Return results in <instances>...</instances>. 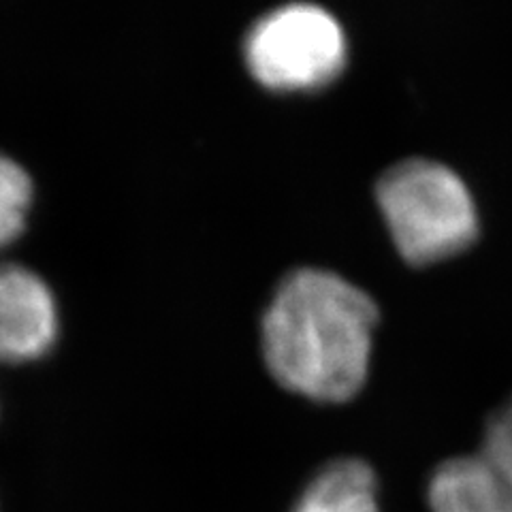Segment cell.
<instances>
[{"mask_svg": "<svg viewBox=\"0 0 512 512\" xmlns=\"http://www.w3.org/2000/svg\"><path fill=\"white\" fill-rule=\"evenodd\" d=\"M378 308L335 271L286 274L263 314V355L284 389L318 402H344L367 378Z\"/></svg>", "mask_w": 512, "mask_h": 512, "instance_id": "1", "label": "cell"}, {"mask_svg": "<svg viewBox=\"0 0 512 512\" xmlns=\"http://www.w3.org/2000/svg\"><path fill=\"white\" fill-rule=\"evenodd\" d=\"M376 199L397 250L414 265L453 256L478 235L468 184L438 160L406 158L393 165L378 180Z\"/></svg>", "mask_w": 512, "mask_h": 512, "instance_id": "2", "label": "cell"}, {"mask_svg": "<svg viewBox=\"0 0 512 512\" xmlns=\"http://www.w3.org/2000/svg\"><path fill=\"white\" fill-rule=\"evenodd\" d=\"M346 35L335 15L314 3H288L252 24L244 39L250 73L274 90H312L344 69Z\"/></svg>", "mask_w": 512, "mask_h": 512, "instance_id": "3", "label": "cell"}, {"mask_svg": "<svg viewBox=\"0 0 512 512\" xmlns=\"http://www.w3.org/2000/svg\"><path fill=\"white\" fill-rule=\"evenodd\" d=\"M58 306L45 280L22 265H0V361L45 357L58 338Z\"/></svg>", "mask_w": 512, "mask_h": 512, "instance_id": "4", "label": "cell"}, {"mask_svg": "<svg viewBox=\"0 0 512 512\" xmlns=\"http://www.w3.org/2000/svg\"><path fill=\"white\" fill-rule=\"evenodd\" d=\"M427 500L434 512H512V495L478 453L440 463Z\"/></svg>", "mask_w": 512, "mask_h": 512, "instance_id": "5", "label": "cell"}, {"mask_svg": "<svg viewBox=\"0 0 512 512\" xmlns=\"http://www.w3.org/2000/svg\"><path fill=\"white\" fill-rule=\"evenodd\" d=\"M293 512H380L376 474L361 459H335L310 480Z\"/></svg>", "mask_w": 512, "mask_h": 512, "instance_id": "6", "label": "cell"}, {"mask_svg": "<svg viewBox=\"0 0 512 512\" xmlns=\"http://www.w3.org/2000/svg\"><path fill=\"white\" fill-rule=\"evenodd\" d=\"M30 175L7 154H0V248H7L22 235L32 207Z\"/></svg>", "mask_w": 512, "mask_h": 512, "instance_id": "7", "label": "cell"}, {"mask_svg": "<svg viewBox=\"0 0 512 512\" xmlns=\"http://www.w3.org/2000/svg\"><path fill=\"white\" fill-rule=\"evenodd\" d=\"M478 455L512 495V397L489 416Z\"/></svg>", "mask_w": 512, "mask_h": 512, "instance_id": "8", "label": "cell"}]
</instances>
